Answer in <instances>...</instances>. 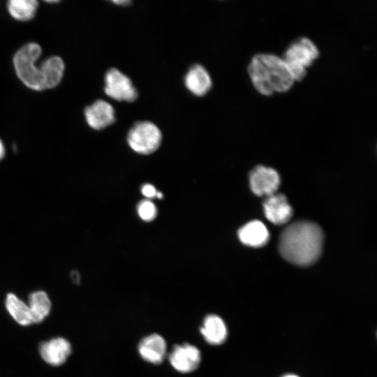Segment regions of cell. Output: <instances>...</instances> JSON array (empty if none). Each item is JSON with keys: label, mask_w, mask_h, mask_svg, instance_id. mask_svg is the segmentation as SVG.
Wrapping results in <instances>:
<instances>
[{"label": "cell", "mask_w": 377, "mask_h": 377, "mask_svg": "<svg viewBox=\"0 0 377 377\" xmlns=\"http://www.w3.org/2000/svg\"><path fill=\"white\" fill-rule=\"evenodd\" d=\"M323 244V232L316 223L297 221L281 232L279 249L288 262L300 266L314 263L320 257Z\"/></svg>", "instance_id": "6da1fadb"}, {"label": "cell", "mask_w": 377, "mask_h": 377, "mask_svg": "<svg viewBox=\"0 0 377 377\" xmlns=\"http://www.w3.org/2000/svg\"><path fill=\"white\" fill-rule=\"evenodd\" d=\"M248 73L255 89L266 96L287 91L295 81L282 57L273 53L253 55L248 66Z\"/></svg>", "instance_id": "7a4b0ae2"}, {"label": "cell", "mask_w": 377, "mask_h": 377, "mask_svg": "<svg viewBox=\"0 0 377 377\" xmlns=\"http://www.w3.org/2000/svg\"><path fill=\"white\" fill-rule=\"evenodd\" d=\"M42 53L39 44L31 42L20 48L13 57V66L20 80L29 89L43 91L40 66L37 61Z\"/></svg>", "instance_id": "3957f363"}, {"label": "cell", "mask_w": 377, "mask_h": 377, "mask_svg": "<svg viewBox=\"0 0 377 377\" xmlns=\"http://www.w3.org/2000/svg\"><path fill=\"white\" fill-rule=\"evenodd\" d=\"M319 49L309 38L302 36L292 41L281 57L289 68L295 81L304 78L307 68L319 57Z\"/></svg>", "instance_id": "277c9868"}, {"label": "cell", "mask_w": 377, "mask_h": 377, "mask_svg": "<svg viewBox=\"0 0 377 377\" xmlns=\"http://www.w3.org/2000/svg\"><path fill=\"white\" fill-rule=\"evenodd\" d=\"M162 140L159 128L149 121L135 123L127 135L129 147L140 154H150L158 149Z\"/></svg>", "instance_id": "5b68a950"}, {"label": "cell", "mask_w": 377, "mask_h": 377, "mask_svg": "<svg viewBox=\"0 0 377 377\" xmlns=\"http://www.w3.org/2000/svg\"><path fill=\"white\" fill-rule=\"evenodd\" d=\"M105 93L117 101H134L138 91L131 80L119 70L112 68L105 75Z\"/></svg>", "instance_id": "8992f818"}, {"label": "cell", "mask_w": 377, "mask_h": 377, "mask_svg": "<svg viewBox=\"0 0 377 377\" xmlns=\"http://www.w3.org/2000/svg\"><path fill=\"white\" fill-rule=\"evenodd\" d=\"M168 360L177 371L188 374L199 367L201 353L195 346L185 343L175 346L168 355Z\"/></svg>", "instance_id": "52a82bcc"}, {"label": "cell", "mask_w": 377, "mask_h": 377, "mask_svg": "<svg viewBox=\"0 0 377 377\" xmlns=\"http://www.w3.org/2000/svg\"><path fill=\"white\" fill-rule=\"evenodd\" d=\"M249 182L251 189L256 195L269 196L278 189L280 177L274 169L258 165L251 171Z\"/></svg>", "instance_id": "ba28073f"}, {"label": "cell", "mask_w": 377, "mask_h": 377, "mask_svg": "<svg viewBox=\"0 0 377 377\" xmlns=\"http://www.w3.org/2000/svg\"><path fill=\"white\" fill-rule=\"evenodd\" d=\"M38 352L46 363L58 367L66 362L72 352V347L65 338L56 337L41 342Z\"/></svg>", "instance_id": "9c48e42d"}, {"label": "cell", "mask_w": 377, "mask_h": 377, "mask_svg": "<svg viewBox=\"0 0 377 377\" xmlns=\"http://www.w3.org/2000/svg\"><path fill=\"white\" fill-rule=\"evenodd\" d=\"M84 117L87 124L93 129H103L115 121V112L108 102L98 99L84 110Z\"/></svg>", "instance_id": "30bf717a"}, {"label": "cell", "mask_w": 377, "mask_h": 377, "mask_svg": "<svg viewBox=\"0 0 377 377\" xmlns=\"http://www.w3.org/2000/svg\"><path fill=\"white\" fill-rule=\"evenodd\" d=\"M138 351L140 357L147 362L159 364L166 355V341L158 334H149L140 340L138 345Z\"/></svg>", "instance_id": "8fae6325"}, {"label": "cell", "mask_w": 377, "mask_h": 377, "mask_svg": "<svg viewBox=\"0 0 377 377\" xmlns=\"http://www.w3.org/2000/svg\"><path fill=\"white\" fill-rule=\"evenodd\" d=\"M266 218L275 225L287 223L293 216V209L286 197L281 193L267 196L263 203Z\"/></svg>", "instance_id": "7c38bea8"}, {"label": "cell", "mask_w": 377, "mask_h": 377, "mask_svg": "<svg viewBox=\"0 0 377 377\" xmlns=\"http://www.w3.org/2000/svg\"><path fill=\"white\" fill-rule=\"evenodd\" d=\"M205 341L210 345L219 346L227 339L228 329L223 320L216 314L207 315L200 328Z\"/></svg>", "instance_id": "4fadbf2b"}, {"label": "cell", "mask_w": 377, "mask_h": 377, "mask_svg": "<svg viewBox=\"0 0 377 377\" xmlns=\"http://www.w3.org/2000/svg\"><path fill=\"white\" fill-rule=\"evenodd\" d=\"M43 89H50L58 86L63 79L65 64L59 56L50 57L39 64Z\"/></svg>", "instance_id": "5bb4252c"}, {"label": "cell", "mask_w": 377, "mask_h": 377, "mask_svg": "<svg viewBox=\"0 0 377 377\" xmlns=\"http://www.w3.org/2000/svg\"><path fill=\"white\" fill-rule=\"evenodd\" d=\"M184 84L191 94L202 96L210 90L212 81L205 68L200 64H195L186 74Z\"/></svg>", "instance_id": "9a60e30c"}, {"label": "cell", "mask_w": 377, "mask_h": 377, "mask_svg": "<svg viewBox=\"0 0 377 377\" xmlns=\"http://www.w3.org/2000/svg\"><path fill=\"white\" fill-rule=\"evenodd\" d=\"M239 240L245 245L260 247L267 244L269 233L266 226L259 221H252L238 230Z\"/></svg>", "instance_id": "2e32d148"}, {"label": "cell", "mask_w": 377, "mask_h": 377, "mask_svg": "<svg viewBox=\"0 0 377 377\" xmlns=\"http://www.w3.org/2000/svg\"><path fill=\"white\" fill-rule=\"evenodd\" d=\"M28 306L32 323L43 322L50 314L52 303L48 295L43 290H36L29 296Z\"/></svg>", "instance_id": "e0dca14e"}, {"label": "cell", "mask_w": 377, "mask_h": 377, "mask_svg": "<svg viewBox=\"0 0 377 377\" xmlns=\"http://www.w3.org/2000/svg\"><path fill=\"white\" fill-rule=\"evenodd\" d=\"M5 306L9 315L20 325L33 324L29 307L15 294L8 293L5 300Z\"/></svg>", "instance_id": "ac0fdd59"}, {"label": "cell", "mask_w": 377, "mask_h": 377, "mask_svg": "<svg viewBox=\"0 0 377 377\" xmlns=\"http://www.w3.org/2000/svg\"><path fill=\"white\" fill-rule=\"evenodd\" d=\"M38 3L36 0H10L7 3L10 15L17 21L31 20L37 12Z\"/></svg>", "instance_id": "d6986e66"}, {"label": "cell", "mask_w": 377, "mask_h": 377, "mask_svg": "<svg viewBox=\"0 0 377 377\" xmlns=\"http://www.w3.org/2000/svg\"><path fill=\"white\" fill-rule=\"evenodd\" d=\"M140 218L146 222L153 221L157 215V209L154 202L149 200H141L137 207Z\"/></svg>", "instance_id": "ffe728a7"}, {"label": "cell", "mask_w": 377, "mask_h": 377, "mask_svg": "<svg viewBox=\"0 0 377 377\" xmlns=\"http://www.w3.org/2000/svg\"><path fill=\"white\" fill-rule=\"evenodd\" d=\"M157 192L154 186L150 184H145L141 188L142 194L147 198H156Z\"/></svg>", "instance_id": "44dd1931"}, {"label": "cell", "mask_w": 377, "mask_h": 377, "mask_svg": "<svg viewBox=\"0 0 377 377\" xmlns=\"http://www.w3.org/2000/svg\"><path fill=\"white\" fill-rule=\"evenodd\" d=\"M71 279L75 283H79L80 281V276L78 272L74 270L71 272Z\"/></svg>", "instance_id": "7402d4cb"}, {"label": "cell", "mask_w": 377, "mask_h": 377, "mask_svg": "<svg viewBox=\"0 0 377 377\" xmlns=\"http://www.w3.org/2000/svg\"><path fill=\"white\" fill-rule=\"evenodd\" d=\"M5 152H6V149H5L4 145H3V142H2V140L0 139V161L4 157Z\"/></svg>", "instance_id": "603a6c76"}, {"label": "cell", "mask_w": 377, "mask_h": 377, "mask_svg": "<svg viewBox=\"0 0 377 377\" xmlns=\"http://www.w3.org/2000/svg\"><path fill=\"white\" fill-rule=\"evenodd\" d=\"M113 2L117 3V4H120V5H123V6L131 3L130 1H113Z\"/></svg>", "instance_id": "cb8c5ba5"}, {"label": "cell", "mask_w": 377, "mask_h": 377, "mask_svg": "<svg viewBox=\"0 0 377 377\" xmlns=\"http://www.w3.org/2000/svg\"><path fill=\"white\" fill-rule=\"evenodd\" d=\"M156 198H157L158 199H161L163 198L162 193L158 191L157 193H156Z\"/></svg>", "instance_id": "d4e9b609"}, {"label": "cell", "mask_w": 377, "mask_h": 377, "mask_svg": "<svg viewBox=\"0 0 377 377\" xmlns=\"http://www.w3.org/2000/svg\"><path fill=\"white\" fill-rule=\"evenodd\" d=\"M282 377H299V376H297V375H295V374H286V375H284Z\"/></svg>", "instance_id": "484cf974"}]
</instances>
